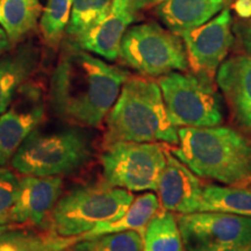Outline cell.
Returning a JSON list of instances; mask_svg holds the SVG:
<instances>
[{
  "mask_svg": "<svg viewBox=\"0 0 251 251\" xmlns=\"http://www.w3.org/2000/svg\"><path fill=\"white\" fill-rule=\"evenodd\" d=\"M133 21V18L111 12L96 26L70 41L90 54H96L107 61H115L119 58L122 37Z\"/></svg>",
  "mask_w": 251,
  "mask_h": 251,
  "instance_id": "17",
  "label": "cell"
},
{
  "mask_svg": "<svg viewBox=\"0 0 251 251\" xmlns=\"http://www.w3.org/2000/svg\"><path fill=\"white\" fill-rule=\"evenodd\" d=\"M236 9L241 17L243 18L251 17V0H238Z\"/></svg>",
  "mask_w": 251,
  "mask_h": 251,
  "instance_id": "29",
  "label": "cell"
},
{
  "mask_svg": "<svg viewBox=\"0 0 251 251\" xmlns=\"http://www.w3.org/2000/svg\"><path fill=\"white\" fill-rule=\"evenodd\" d=\"M181 251H188V250H185V249H184V250H181Z\"/></svg>",
  "mask_w": 251,
  "mask_h": 251,
  "instance_id": "34",
  "label": "cell"
},
{
  "mask_svg": "<svg viewBox=\"0 0 251 251\" xmlns=\"http://www.w3.org/2000/svg\"><path fill=\"white\" fill-rule=\"evenodd\" d=\"M12 42L8 39L7 34L5 33V30L2 28H0V57L5 54L6 51H8L12 48Z\"/></svg>",
  "mask_w": 251,
  "mask_h": 251,
  "instance_id": "30",
  "label": "cell"
},
{
  "mask_svg": "<svg viewBox=\"0 0 251 251\" xmlns=\"http://www.w3.org/2000/svg\"><path fill=\"white\" fill-rule=\"evenodd\" d=\"M184 248L177 216L175 213L159 211L144 230L143 251H181Z\"/></svg>",
  "mask_w": 251,
  "mask_h": 251,
  "instance_id": "21",
  "label": "cell"
},
{
  "mask_svg": "<svg viewBox=\"0 0 251 251\" xmlns=\"http://www.w3.org/2000/svg\"><path fill=\"white\" fill-rule=\"evenodd\" d=\"M119 57L141 76L150 78L190 69L181 37L156 23L128 28L122 37Z\"/></svg>",
  "mask_w": 251,
  "mask_h": 251,
  "instance_id": "7",
  "label": "cell"
},
{
  "mask_svg": "<svg viewBox=\"0 0 251 251\" xmlns=\"http://www.w3.org/2000/svg\"><path fill=\"white\" fill-rule=\"evenodd\" d=\"M235 33L244 54L251 55V17H249V20L246 23L237 25L235 28Z\"/></svg>",
  "mask_w": 251,
  "mask_h": 251,
  "instance_id": "28",
  "label": "cell"
},
{
  "mask_svg": "<svg viewBox=\"0 0 251 251\" xmlns=\"http://www.w3.org/2000/svg\"><path fill=\"white\" fill-rule=\"evenodd\" d=\"M159 211H162V207L158 197L155 193H144L142 196L134 198L129 208L126 211L121 218L114 220V221L102 222L96 228L91 229L90 231L78 237H69V242L71 244L76 241L99 236V235L121 233V231L127 230H136L143 236L144 230H146L150 220Z\"/></svg>",
  "mask_w": 251,
  "mask_h": 251,
  "instance_id": "18",
  "label": "cell"
},
{
  "mask_svg": "<svg viewBox=\"0 0 251 251\" xmlns=\"http://www.w3.org/2000/svg\"><path fill=\"white\" fill-rule=\"evenodd\" d=\"M45 117L46 98L42 87L28 81L9 107L0 114V166L11 162L31 131L43 124Z\"/></svg>",
  "mask_w": 251,
  "mask_h": 251,
  "instance_id": "11",
  "label": "cell"
},
{
  "mask_svg": "<svg viewBox=\"0 0 251 251\" xmlns=\"http://www.w3.org/2000/svg\"><path fill=\"white\" fill-rule=\"evenodd\" d=\"M161 1H163V0H157V2H161Z\"/></svg>",
  "mask_w": 251,
  "mask_h": 251,
  "instance_id": "33",
  "label": "cell"
},
{
  "mask_svg": "<svg viewBox=\"0 0 251 251\" xmlns=\"http://www.w3.org/2000/svg\"><path fill=\"white\" fill-rule=\"evenodd\" d=\"M72 0H47L40 21V29L49 47H58L70 21Z\"/></svg>",
  "mask_w": 251,
  "mask_h": 251,
  "instance_id": "25",
  "label": "cell"
},
{
  "mask_svg": "<svg viewBox=\"0 0 251 251\" xmlns=\"http://www.w3.org/2000/svg\"><path fill=\"white\" fill-rule=\"evenodd\" d=\"M20 178L13 171L0 166V226L13 225L12 215L17 202Z\"/></svg>",
  "mask_w": 251,
  "mask_h": 251,
  "instance_id": "26",
  "label": "cell"
},
{
  "mask_svg": "<svg viewBox=\"0 0 251 251\" xmlns=\"http://www.w3.org/2000/svg\"><path fill=\"white\" fill-rule=\"evenodd\" d=\"M93 156L94 137L90 128L42 124L21 144L11 165L23 176L62 177L85 168Z\"/></svg>",
  "mask_w": 251,
  "mask_h": 251,
  "instance_id": "4",
  "label": "cell"
},
{
  "mask_svg": "<svg viewBox=\"0 0 251 251\" xmlns=\"http://www.w3.org/2000/svg\"><path fill=\"white\" fill-rule=\"evenodd\" d=\"M113 0H72L67 34L70 40L96 26L112 12Z\"/></svg>",
  "mask_w": 251,
  "mask_h": 251,
  "instance_id": "24",
  "label": "cell"
},
{
  "mask_svg": "<svg viewBox=\"0 0 251 251\" xmlns=\"http://www.w3.org/2000/svg\"><path fill=\"white\" fill-rule=\"evenodd\" d=\"M62 251H143V236L136 230L103 234L76 241Z\"/></svg>",
  "mask_w": 251,
  "mask_h": 251,
  "instance_id": "23",
  "label": "cell"
},
{
  "mask_svg": "<svg viewBox=\"0 0 251 251\" xmlns=\"http://www.w3.org/2000/svg\"><path fill=\"white\" fill-rule=\"evenodd\" d=\"M63 193L62 177L24 176L19 183L17 202L12 221L13 225L42 226Z\"/></svg>",
  "mask_w": 251,
  "mask_h": 251,
  "instance_id": "14",
  "label": "cell"
},
{
  "mask_svg": "<svg viewBox=\"0 0 251 251\" xmlns=\"http://www.w3.org/2000/svg\"><path fill=\"white\" fill-rule=\"evenodd\" d=\"M199 212H222L251 218V186L205 185Z\"/></svg>",
  "mask_w": 251,
  "mask_h": 251,
  "instance_id": "20",
  "label": "cell"
},
{
  "mask_svg": "<svg viewBox=\"0 0 251 251\" xmlns=\"http://www.w3.org/2000/svg\"><path fill=\"white\" fill-rule=\"evenodd\" d=\"M68 246V238L30 229L13 227L0 234V251H62Z\"/></svg>",
  "mask_w": 251,
  "mask_h": 251,
  "instance_id": "22",
  "label": "cell"
},
{
  "mask_svg": "<svg viewBox=\"0 0 251 251\" xmlns=\"http://www.w3.org/2000/svg\"><path fill=\"white\" fill-rule=\"evenodd\" d=\"M134 200L130 191L106 183L84 184L62 193L49 216V233L78 237L106 221L121 218Z\"/></svg>",
  "mask_w": 251,
  "mask_h": 251,
  "instance_id": "5",
  "label": "cell"
},
{
  "mask_svg": "<svg viewBox=\"0 0 251 251\" xmlns=\"http://www.w3.org/2000/svg\"><path fill=\"white\" fill-rule=\"evenodd\" d=\"M213 81L193 71H174L158 78L157 83L172 125L193 128L222 125V98Z\"/></svg>",
  "mask_w": 251,
  "mask_h": 251,
  "instance_id": "6",
  "label": "cell"
},
{
  "mask_svg": "<svg viewBox=\"0 0 251 251\" xmlns=\"http://www.w3.org/2000/svg\"><path fill=\"white\" fill-rule=\"evenodd\" d=\"M231 24L230 11L222 9L208 23L180 34L186 49L188 65L193 72L214 79L216 71L233 47Z\"/></svg>",
  "mask_w": 251,
  "mask_h": 251,
  "instance_id": "10",
  "label": "cell"
},
{
  "mask_svg": "<svg viewBox=\"0 0 251 251\" xmlns=\"http://www.w3.org/2000/svg\"><path fill=\"white\" fill-rule=\"evenodd\" d=\"M165 153L166 163L156 188L162 209L175 214L199 212L205 184L168 146Z\"/></svg>",
  "mask_w": 251,
  "mask_h": 251,
  "instance_id": "12",
  "label": "cell"
},
{
  "mask_svg": "<svg viewBox=\"0 0 251 251\" xmlns=\"http://www.w3.org/2000/svg\"><path fill=\"white\" fill-rule=\"evenodd\" d=\"M229 251H251V246H247V247H242V248H237V249L229 250Z\"/></svg>",
  "mask_w": 251,
  "mask_h": 251,
  "instance_id": "31",
  "label": "cell"
},
{
  "mask_svg": "<svg viewBox=\"0 0 251 251\" xmlns=\"http://www.w3.org/2000/svg\"><path fill=\"white\" fill-rule=\"evenodd\" d=\"M42 12L40 0H0V26L12 45L20 43L35 30Z\"/></svg>",
  "mask_w": 251,
  "mask_h": 251,
  "instance_id": "19",
  "label": "cell"
},
{
  "mask_svg": "<svg viewBox=\"0 0 251 251\" xmlns=\"http://www.w3.org/2000/svg\"><path fill=\"white\" fill-rule=\"evenodd\" d=\"M40 62L41 49L33 40L15 45L0 57V114L35 74Z\"/></svg>",
  "mask_w": 251,
  "mask_h": 251,
  "instance_id": "15",
  "label": "cell"
},
{
  "mask_svg": "<svg viewBox=\"0 0 251 251\" xmlns=\"http://www.w3.org/2000/svg\"><path fill=\"white\" fill-rule=\"evenodd\" d=\"M236 129L251 137V55H235L215 75Z\"/></svg>",
  "mask_w": 251,
  "mask_h": 251,
  "instance_id": "13",
  "label": "cell"
},
{
  "mask_svg": "<svg viewBox=\"0 0 251 251\" xmlns=\"http://www.w3.org/2000/svg\"><path fill=\"white\" fill-rule=\"evenodd\" d=\"M177 222L188 251H229L251 246V218L222 212L178 214Z\"/></svg>",
  "mask_w": 251,
  "mask_h": 251,
  "instance_id": "9",
  "label": "cell"
},
{
  "mask_svg": "<svg viewBox=\"0 0 251 251\" xmlns=\"http://www.w3.org/2000/svg\"><path fill=\"white\" fill-rule=\"evenodd\" d=\"M171 152L202 179L251 186V137L227 126L178 128Z\"/></svg>",
  "mask_w": 251,
  "mask_h": 251,
  "instance_id": "2",
  "label": "cell"
},
{
  "mask_svg": "<svg viewBox=\"0 0 251 251\" xmlns=\"http://www.w3.org/2000/svg\"><path fill=\"white\" fill-rule=\"evenodd\" d=\"M13 228V226H0V234L4 233V231L8 230V229Z\"/></svg>",
  "mask_w": 251,
  "mask_h": 251,
  "instance_id": "32",
  "label": "cell"
},
{
  "mask_svg": "<svg viewBox=\"0 0 251 251\" xmlns=\"http://www.w3.org/2000/svg\"><path fill=\"white\" fill-rule=\"evenodd\" d=\"M226 4L227 0H163L156 7V14L169 30L179 36L208 23Z\"/></svg>",
  "mask_w": 251,
  "mask_h": 251,
  "instance_id": "16",
  "label": "cell"
},
{
  "mask_svg": "<svg viewBox=\"0 0 251 251\" xmlns=\"http://www.w3.org/2000/svg\"><path fill=\"white\" fill-rule=\"evenodd\" d=\"M103 147L117 142L179 143L178 128L172 125L157 80L129 76L106 117Z\"/></svg>",
  "mask_w": 251,
  "mask_h": 251,
  "instance_id": "3",
  "label": "cell"
},
{
  "mask_svg": "<svg viewBox=\"0 0 251 251\" xmlns=\"http://www.w3.org/2000/svg\"><path fill=\"white\" fill-rule=\"evenodd\" d=\"M129 76L125 69L108 64L68 41L50 79L52 114L65 124L98 128Z\"/></svg>",
  "mask_w": 251,
  "mask_h": 251,
  "instance_id": "1",
  "label": "cell"
},
{
  "mask_svg": "<svg viewBox=\"0 0 251 251\" xmlns=\"http://www.w3.org/2000/svg\"><path fill=\"white\" fill-rule=\"evenodd\" d=\"M166 143L117 142L100 155L106 183L127 191H156L166 163Z\"/></svg>",
  "mask_w": 251,
  "mask_h": 251,
  "instance_id": "8",
  "label": "cell"
},
{
  "mask_svg": "<svg viewBox=\"0 0 251 251\" xmlns=\"http://www.w3.org/2000/svg\"><path fill=\"white\" fill-rule=\"evenodd\" d=\"M157 0H113L112 12L117 14L127 15V17L136 19V15L142 9L156 4Z\"/></svg>",
  "mask_w": 251,
  "mask_h": 251,
  "instance_id": "27",
  "label": "cell"
}]
</instances>
